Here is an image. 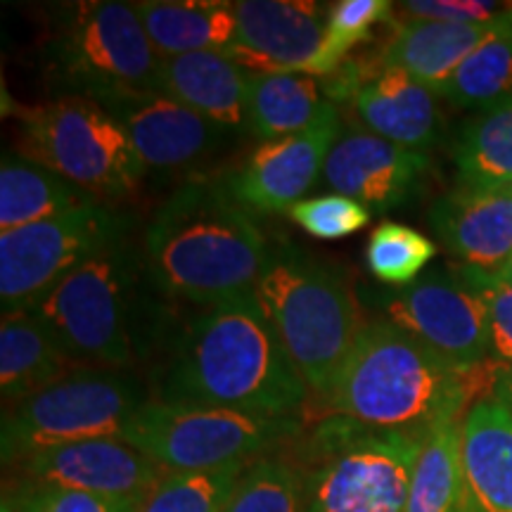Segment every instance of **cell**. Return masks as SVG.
Listing matches in <instances>:
<instances>
[{
  "mask_svg": "<svg viewBox=\"0 0 512 512\" xmlns=\"http://www.w3.org/2000/svg\"><path fill=\"white\" fill-rule=\"evenodd\" d=\"M342 136L337 107L294 136L266 140L249 155L245 166L230 178L233 195L249 211H287L306 200V192L325 171L332 147Z\"/></svg>",
  "mask_w": 512,
  "mask_h": 512,
  "instance_id": "obj_15",
  "label": "cell"
},
{
  "mask_svg": "<svg viewBox=\"0 0 512 512\" xmlns=\"http://www.w3.org/2000/svg\"><path fill=\"white\" fill-rule=\"evenodd\" d=\"M238 38L226 53L247 74H306L323 46L328 10L311 0L233 3Z\"/></svg>",
  "mask_w": 512,
  "mask_h": 512,
  "instance_id": "obj_14",
  "label": "cell"
},
{
  "mask_svg": "<svg viewBox=\"0 0 512 512\" xmlns=\"http://www.w3.org/2000/svg\"><path fill=\"white\" fill-rule=\"evenodd\" d=\"M427 166L430 159L422 152L384 140L368 128H351L332 147L323 176L332 192L370 211H389L413 195Z\"/></svg>",
  "mask_w": 512,
  "mask_h": 512,
  "instance_id": "obj_16",
  "label": "cell"
},
{
  "mask_svg": "<svg viewBox=\"0 0 512 512\" xmlns=\"http://www.w3.org/2000/svg\"><path fill=\"white\" fill-rule=\"evenodd\" d=\"M147 283V261L121 238L57 283L31 313L74 363L124 370L150 354L162 330V306Z\"/></svg>",
  "mask_w": 512,
  "mask_h": 512,
  "instance_id": "obj_4",
  "label": "cell"
},
{
  "mask_svg": "<svg viewBox=\"0 0 512 512\" xmlns=\"http://www.w3.org/2000/svg\"><path fill=\"white\" fill-rule=\"evenodd\" d=\"M382 309L389 323L456 366L491 361L484 302L456 268H439L408 287L382 294Z\"/></svg>",
  "mask_w": 512,
  "mask_h": 512,
  "instance_id": "obj_12",
  "label": "cell"
},
{
  "mask_svg": "<svg viewBox=\"0 0 512 512\" xmlns=\"http://www.w3.org/2000/svg\"><path fill=\"white\" fill-rule=\"evenodd\" d=\"M162 57L128 3H86L64 12L43 48V72L60 98L100 102L159 88Z\"/></svg>",
  "mask_w": 512,
  "mask_h": 512,
  "instance_id": "obj_7",
  "label": "cell"
},
{
  "mask_svg": "<svg viewBox=\"0 0 512 512\" xmlns=\"http://www.w3.org/2000/svg\"><path fill=\"white\" fill-rule=\"evenodd\" d=\"M510 271H512V261H510Z\"/></svg>",
  "mask_w": 512,
  "mask_h": 512,
  "instance_id": "obj_40",
  "label": "cell"
},
{
  "mask_svg": "<svg viewBox=\"0 0 512 512\" xmlns=\"http://www.w3.org/2000/svg\"><path fill=\"white\" fill-rule=\"evenodd\" d=\"M456 271L475 287L486 309L491 337V361L496 366H512V271H477L456 266Z\"/></svg>",
  "mask_w": 512,
  "mask_h": 512,
  "instance_id": "obj_34",
  "label": "cell"
},
{
  "mask_svg": "<svg viewBox=\"0 0 512 512\" xmlns=\"http://www.w3.org/2000/svg\"><path fill=\"white\" fill-rule=\"evenodd\" d=\"M408 17L415 19H439V22H460V24H479L491 22L501 5L498 3H446V0H411L403 3Z\"/></svg>",
  "mask_w": 512,
  "mask_h": 512,
  "instance_id": "obj_37",
  "label": "cell"
},
{
  "mask_svg": "<svg viewBox=\"0 0 512 512\" xmlns=\"http://www.w3.org/2000/svg\"><path fill=\"white\" fill-rule=\"evenodd\" d=\"M432 230L460 266L501 271L512 261V188L456 185L430 209Z\"/></svg>",
  "mask_w": 512,
  "mask_h": 512,
  "instance_id": "obj_18",
  "label": "cell"
},
{
  "mask_svg": "<svg viewBox=\"0 0 512 512\" xmlns=\"http://www.w3.org/2000/svg\"><path fill=\"white\" fill-rule=\"evenodd\" d=\"M422 439L330 415L302 446L306 512H406Z\"/></svg>",
  "mask_w": 512,
  "mask_h": 512,
  "instance_id": "obj_6",
  "label": "cell"
},
{
  "mask_svg": "<svg viewBox=\"0 0 512 512\" xmlns=\"http://www.w3.org/2000/svg\"><path fill=\"white\" fill-rule=\"evenodd\" d=\"M128 140L136 147L145 166L178 169L207 155L221 136V128L171 98L162 88L126 91L100 100Z\"/></svg>",
  "mask_w": 512,
  "mask_h": 512,
  "instance_id": "obj_17",
  "label": "cell"
},
{
  "mask_svg": "<svg viewBox=\"0 0 512 512\" xmlns=\"http://www.w3.org/2000/svg\"><path fill=\"white\" fill-rule=\"evenodd\" d=\"M74 366L67 351L31 311L3 316L0 325V389L5 401L41 392Z\"/></svg>",
  "mask_w": 512,
  "mask_h": 512,
  "instance_id": "obj_24",
  "label": "cell"
},
{
  "mask_svg": "<svg viewBox=\"0 0 512 512\" xmlns=\"http://www.w3.org/2000/svg\"><path fill=\"white\" fill-rule=\"evenodd\" d=\"M159 88L221 131L247 126L249 74L223 50L162 57Z\"/></svg>",
  "mask_w": 512,
  "mask_h": 512,
  "instance_id": "obj_20",
  "label": "cell"
},
{
  "mask_svg": "<svg viewBox=\"0 0 512 512\" xmlns=\"http://www.w3.org/2000/svg\"><path fill=\"white\" fill-rule=\"evenodd\" d=\"M19 150L95 197L128 195L147 169L119 121L88 98H57L24 110Z\"/></svg>",
  "mask_w": 512,
  "mask_h": 512,
  "instance_id": "obj_9",
  "label": "cell"
},
{
  "mask_svg": "<svg viewBox=\"0 0 512 512\" xmlns=\"http://www.w3.org/2000/svg\"><path fill=\"white\" fill-rule=\"evenodd\" d=\"M458 183L472 188H512V95L477 112L456 145Z\"/></svg>",
  "mask_w": 512,
  "mask_h": 512,
  "instance_id": "obj_29",
  "label": "cell"
},
{
  "mask_svg": "<svg viewBox=\"0 0 512 512\" xmlns=\"http://www.w3.org/2000/svg\"><path fill=\"white\" fill-rule=\"evenodd\" d=\"M100 202L46 166L24 155H5L0 164V230L31 226L64 211Z\"/></svg>",
  "mask_w": 512,
  "mask_h": 512,
  "instance_id": "obj_25",
  "label": "cell"
},
{
  "mask_svg": "<svg viewBox=\"0 0 512 512\" xmlns=\"http://www.w3.org/2000/svg\"><path fill=\"white\" fill-rule=\"evenodd\" d=\"M287 216L318 240H342L370 223V209L339 192L306 197L287 209Z\"/></svg>",
  "mask_w": 512,
  "mask_h": 512,
  "instance_id": "obj_35",
  "label": "cell"
},
{
  "mask_svg": "<svg viewBox=\"0 0 512 512\" xmlns=\"http://www.w3.org/2000/svg\"><path fill=\"white\" fill-rule=\"evenodd\" d=\"M147 403L136 375L114 368L69 370L3 413V463L17 465L34 453L88 439L124 437Z\"/></svg>",
  "mask_w": 512,
  "mask_h": 512,
  "instance_id": "obj_8",
  "label": "cell"
},
{
  "mask_svg": "<svg viewBox=\"0 0 512 512\" xmlns=\"http://www.w3.org/2000/svg\"><path fill=\"white\" fill-rule=\"evenodd\" d=\"M460 512H467V510H465V508H463V510H460Z\"/></svg>",
  "mask_w": 512,
  "mask_h": 512,
  "instance_id": "obj_41",
  "label": "cell"
},
{
  "mask_svg": "<svg viewBox=\"0 0 512 512\" xmlns=\"http://www.w3.org/2000/svg\"><path fill=\"white\" fill-rule=\"evenodd\" d=\"M491 22L460 24L408 17L382 50V67L401 69L439 95L444 83L489 34Z\"/></svg>",
  "mask_w": 512,
  "mask_h": 512,
  "instance_id": "obj_22",
  "label": "cell"
},
{
  "mask_svg": "<svg viewBox=\"0 0 512 512\" xmlns=\"http://www.w3.org/2000/svg\"><path fill=\"white\" fill-rule=\"evenodd\" d=\"M0 512H19L15 498L8 496V491L3 494V505H0Z\"/></svg>",
  "mask_w": 512,
  "mask_h": 512,
  "instance_id": "obj_39",
  "label": "cell"
},
{
  "mask_svg": "<svg viewBox=\"0 0 512 512\" xmlns=\"http://www.w3.org/2000/svg\"><path fill=\"white\" fill-rule=\"evenodd\" d=\"M491 396L512 411V366H498L494 375V384H491Z\"/></svg>",
  "mask_w": 512,
  "mask_h": 512,
  "instance_id": "obj_38",
  "label": "cell"
},
{
  "mask_svg": "<svg viewBox=\"0 0 512 512\" xmlns=\"http://www.w3.org/2000/svg\"><path fill=\"white\" fill-rule=\"evenodd\" d=\"M228 181H188L145 230V261L159 290L195 304H223L254 292L268 242Z\"/></svg>",
  "mask_w": 512,
  "mask_h": 512,
  "instance_id": "obj_3",
  "label": "cell"
},
{
  "mask_svg": "<svg viewBox=\"0 0 512 512\" xmlns=\"http://www.w3.org/2000/svg\"><path fill=\"white\" fill-rule=\"evenodd\" d=\"M463 418H451L422 439L406 512H460L465 508Z\"/></svg>",
  "mask_w": 512,
  "mask_h": 512,
  "instance_id": "obj_27",
  "label": "cell"
},
{
  "mask_svg": "<svg viewBox=\"0 0 512 512\" xmlns=\"http://www.w3.org/2000/svg\"><path fill=\"white\" fill-rule=\"evenodd\" d=\"M439 95L396 67H380L354 93L358 117L368 131L392 143L422 152L437 143Z\"/></svg>",
  "mask_w": 512,
  "mask_h": 512,
  "instance_id": "obj_21",
  "label": "cell"
},
{
  "mask_svg": "<svg viewBox=\"0 0 512 512\" xmlns=\"http://www.w3.org/2000/svg\"><path fill=\"white\" fill-rule=\"evenodd\" d=\"M297 418H266L202 403L150 401L124 439L166 472H204L245 465L297 437Z\"/></svg>",
  "mask_w": 512,
  "mask_h": 512,
  "instance_id": "obj_10",
  "label": "cell"
},
{
  "mask_svg": "<svg viewBox=\"0 0 512 512\" xmlns=\"http://www.w3.org/2000/svg\"><path fill=\"white\" fill-rule=\"evenodd\" d=\"M245 465L204 472H164L136 512H223Z\"/></svg>",
  "mask_w": 512,
  "mask_h": 512,
  "instance_id": "obj_31",
  "label": "cell"
},
{
  "mask_svg": "<svg viewBox=\"0 0 512 512\" xmlns=\"http://www.w3.org/2000/svg\"><path fill=\"white\" fill-rule=\"evenodd\" d=\"M512 95V5L498 12L484 41L467 55L458 72L444 83L439 98L458 110L496 105Z\"/></svg>",
  "mask_w": 512,
  "mask_h": 512,
  "instance_id": "obj_28",
  "label": "cell"
},
{
  "mask_svg": "<svg viewBox=\"0 0 512 512\" xmlns=\"http://www.w3.org/2000/svg\"><path fill=\"white\" fill-rule=\"evenodd\" d=\"M252 294L309 392L323 401L366 325L347 280L299 249H275Z\"/></svg>",
  "mask_w": 512,
  "mask_h": 512,
  "instance_id": "obj_5",
  "label": "cell"
},
{
  "mask_svg": "<svg viewBox=\"0 0 512 512\" xmlns=\"http://www.w3.org/2000/svg\"><path fill=\"white\" fill-rule=\"evenodd\" d=\"M309 387L254 294L192 318L159 384V401L297 418Z\"/></svg>",
  "mask_w": 512,
  "mask_h": 512,
  "instance_id": "obj_1",
  "label": "cell"
},
{
  "mask_svg": "<svg viewBox=\"0 0 512 512\" xmlns=\"http://www.w3.org/2000/svg\"><path fill=\"white\" fill-rule=\"evenodd\" d=\"M484 366H456L389 320H373L358 332L323 403L330 415L425 439L465 415L486 384L491 389Z\"/></svg>",
  "mask_w": 512,
  "mask_h": 512,
  "instance_id": "obj_2",
  "label": "cell"
},
{
  "mask_svg": "<svg viewBox=\"0 0 512 512\" xmlns=\"http://www.w3.org/2000/svg\"><path fill=\"white\" fill-rule=\"evenodd\" d=\"M463 477L467 512H512V411L494 396L463 418Z\"/></svg>",
  "mask_w": 512,
  "mask_h": 512,
  "instance_id": "obj_19",
  "label": "cell"
},
{
  "mask_svg": "<svg viewBox=\"0 0 512 512\" xmlns=\"http://www.w3.org/2000/svg\"><path fill=\"white\" fill-rule=\"evenodd\" d=\"M437 256V245L401 223L384 221L373 230L366 247V266L380 283L408 287Z\"/></svg>",
  "mask_w": 512,
  "mask_h": 512,
  "instance_id": "obj_32",
  "label": "cell"
},
{
  "mask_svg": "<svg viewBox=\"0 0 512 512\" xmlns=\"http://www.w3.org/2000/svg\"><path fill=\"white\" fill-rule=\"evenodd\" d=\"M223 512H306L302 470L285 458L252 460L242 470Z\"/></svg>",
  "mask_w": 512,
  "mask_h": 512,
  "instance_id": "obj_30",
  "label": "cell"
},
{
  "mask_svg": "<svg viewBox=\"0 0 512 512\" xmlns=\"http://www.w3.org/2000/svg\"><path fill=\"white\" fill-rule=\"evenodd\" d=\"M159 57L226 50L238 38L233 3L216 0H143L133 5Z\"/></svg>",
  "mask_w": 512,
  "mask_h": 512,
  "instance_id": "obj_23",
  "label": "cell"
},
{
  "mask_svg": "<svg viewBox=\"0 0 512 512\" xmlns=\"http://www.w3.org/2000/svg\"><path fill=\"white\" fill-rule=\"evenodd\" d=\"M17 465L29 486L81 491L133 508L166 472L124 437L88 439L48 448Z\"/></svg>",
  "mask_w": 512,
  "mask_h": 512,
  "instance_id": "obj_13",
  "label": "cell"
},
{
  "mask_svg": "<svg viewBox=\"0 0 512 512\" xmlns=\"http://www.w3.org/2000/svg\"><path fill=\"white\" fill-rule=\"evenodd\" d=\"M330 100L309 74H249L247 126L261 140L302 133L328 114Z\"/></svg>",
  "mask_w": 512,
  "mask_h": 512,
  "instance_id": "obj_26",
  "label": "cell"
},
{
  "mask_svg": "<svg viewBox=\"0 0 512 512\" xmlns=\"http://www.w3.org/2000/svg\"><path fill=\"white\" fill-rule=\"evenodd\" d=\"M12 498H15L19 512H136L133 505L81 494V491L55 489V486L24 484L22 494Z\"/></svg>",
  "mask_w": 512,
  "mask_h": 512,
  "instance_id": "obj_36",
  "label": "cell"
},
{
  "mask_svg": "<svg viewBox=\"0 0 512 512\" xmlns=\"http://www.w3.org/2000/svg\"><path fill=\"white\" fill-rule=\"evenodd\" d=\"M126 238V219L102 202L0 233L3 311H31L91 256Z\"/></svg>",
  "mask_w": 512,
  "mask_h": 512,
  "instance_id": "obj_11",
  "label": "cell"
},
{
  "mask_svg": "<svg viewBox=\"0 0 512 512\" xmlns=\"http://www.w3.org/2000/svg\"><path fill=\"white\" fill-rule=\"evenodd\" d=\"M387 0H339L328 8L323 46L306 69L309 76H332L361 41H368L377 22L389 19Z\"/></svg>",
  "mask_w": 512,
  "mask_h": 512,
  "instance_id": "obj_33",
  "label": "cell"
}]
</instances>
